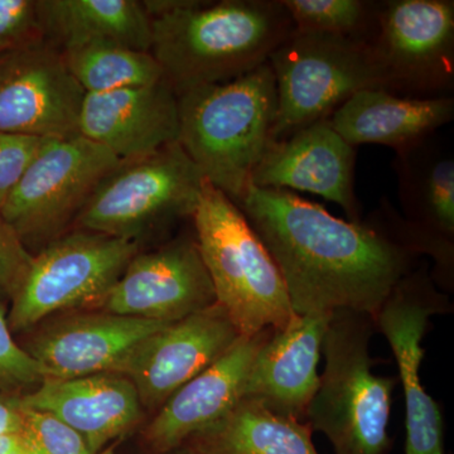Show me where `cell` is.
<instances>
[{"label": "cell", "instance_id": "obj_1", "mask_svg": "<svg viewBox=\"0 0 454 454\" xmlns=\"http://www.w3.org/2000/svg\"><path fill=\"white\" fill-rule=\"evenodd\" d=\"M239 208L276 262L295 315L354 310L375 318L415 253L376 226L333 216L292 191L250 184Z\"/></svg>", "mask_w": 454, "mask_h": 454}, {"label": "cell", "instance_id": "obj_2", "mask_svg": "<svg viewBox=\"0 0 454 454\" xmlns=\"http://www.w3.org/2000/svg\"><path fill=\"white\" fill-rule=\"evenodd\" d=\"M152 56L177 95L267 64L293 31L280 0H145Z\"/></svg>", "mask_w": 454, "mask_h": 454}, {"label": "cell", "instance_id": "obj_3", "mask_svg": "<svg viewBox=\"0 0 454 454\" xmlns=\"http://www.w3.org/2000/svg\"><path fill=\"white\" fill-rule=\"evenodd\" d=\"M277 90L267 64L178 95V143L203 177L238 205L274 142Z\"/></svg>", "mask_w": 454, "mask_h": 454}, {"label": "cell", "instance_id": "obj_4", "mask_svg": "<svg viewBox=\"0 0 454 454\" xmlns=\"http://www.w3.org/2000/svg\"><path fill=\"white\" fill-rule=\"evenodd\" d=\"M192 219L216 303L239 333L288 327L297 315L282 274L239 206L205 179Z\"/></svg>", "mask_w": 454, "mask_h": 454}, {"label": "cell", "instance_id": "obj_5", "mask_svg": "<svg viewBox=\"0 0 454 454\" xmlns=\"http://www.w3.org/2000/svg\"><path fill=\"white\" fill-rule=\"evenodd\" d=\"M372 316L336 310L325 333L324 373L307 408L306 423L324 433L334 454H385L395 379L372 372Z\"/></svg>", "mask_w": 454, "mask_h": 454}, {"label": "cell", "instance_id": "obj_6", "mask_svg": "<svg viewBox=\"0 0 454 454\" xmlns=\"http://www.w3.org/2000/svg\"><path fill=\"white\" fill-rule=\"evenodd\" d=\"M268 64L277 90L274 142L330 119L361 90L384 88L372 44L360 38L294 28Z\"/></svg>", "mask_w": 454, "mask_h": 454}, {"label": "cell", "instance_id": "obj_7", "mask_svg": "<svg viewBox=\"0 0 454 454\" xmlns=\"http://www.w3.org/2000/svg\"><path fill=\"white\" fill-rule=\"evenodd\" d=\"M205 179L178 142L121 160L98 182L74 225L140 243L160 226L192 217Z\"/></svg>", "mask_w": 454, "mask_h": 454}, {"label": "cell", "instance_id": "obj_8", "mask_svg": "<svg viewBox=\"0 0 454 454\" xmlns=\"http://www.w3.org/2000/svg\"><path fill=\"white\" fill-rule=\"evenodd\" d=\"M139 241L79 230L51 241L33 256L7 313L12 333H22L57 313L94 309L118 282Z\"/></svg>", "mask_w": 454, "mask_h": 454}, {"label": "cell", "instance_id": "obj_9", "mask_svg": "<svg viewBox=\"0 0 454 454\" xmlns=\"http://www.w3.org/2000/svg\"><path fill=\"white\" fill-rule=\"evenodd\" d=\"M121 160L83 138L50 139L3 205L0 215L23 244L46 247L64 235Z\"/></svg>", "mask_w": 454, "mask_h": 454}, {"label": "cell", "instance_id": "obj_10", "mask_svg": "<svg viewBox=\"0 0 454 454\" xmlns=\"http://www.w3.org/2000/svg\"><path fill=\"white\" fill-rule=\"evenodd\" d=\"M370 44L384 90L411 98L446 97L454 85L453 0L375 3Z\"/></svg>", "mask_w": 454, "mask_h": 454}, {"label": "cell", "instance_id": "obj_11", "mask_svg": "<svg viewBox=\"0 0 454 454\" xmlns=\"http://www.w3.org/2000/svg\"><path fill=\"white\" fill-rule=\"evenodd\" d=\"M446 295L437 291L428 269L409 271L397 282L373 318L399 366L406 409V454H446L441 406L420 381L422 346L429 318L446 312Z\"/></svg>", "mask_w": 454, "mask_h": 454}, {"label": "cell", "instance_id": "obj_12", "mask_svg": "<svg viewBox=\"0 0 454 454\" xmlns=\"http://www.w3.org/2000/svg\"><path fill=\"white\" fill-rule=\"evenodd\" d=\"M85 95L64 53L50 42L0 56V133L80 136Z\"/></svg>", "mask_w": 454, "mask_h": 454}, {"label": "cell", "instance_id": "obj_13", "mask_svg": "<svg viewBox=\"0 0 454 454\" xmlns=\"http://www.w3.org/2000/svg\"><path fill=\"white\" fill-rule=\"evenodd\" d=\"M240 337L223 307L215 303L146 337L116 372L133 382L145 411H157Z\"/></svg>", "mask_w": 454, "mask_h": 454}, {"label": "cell", "instance_id": "obj_14", "mask_svg": "<svg viewBox=\"0 0 454 454\" xmlns=\"http://www.w3.org/2000/svg\"><path fill=\"white\" fill-rule=\"evenodd\" d=\"M216 303L195 239L138 253L94 309L172 324Z\"/></svg>", "mask_w": 454, "mask_h": 454}, {"label": "cell", "instance_id": "obj_15", "mask_svg": "<svg viewBox=\"0 0 454 454\" xmlns=\"http://www.w3.org/2000/svg\"><path fill=\"white\" fill-rule=\"evenodd\" d=\"M167 325L91 309L46 319L23 348L47 379L116 372L142 340Z\"/></svg>", "mask_w": 454, "mask_h": 454}, {"label": "cell", "instance_id": "obj_16", "mask_svg": "<svg viewBox=\"0 0 454 454\" xmlns=\"http://www.w3.org/2000/svg\"><path fill=\"white\" fill-rule=\"evenodd\" d=\"M355 162V146L325 119L271 143L254 169L250 184L324 197L340 206L351 223H361L354 190Z\"/></svg>", "mask_w": 454, "mask_h": 454}, {"label": "cell", "instance_id": "obj_17", "mask_svg": "<svg viewBox=\"0 0 454 454\" xmlns=\"http://www.w3.org/2000/svg\"><path fill=\"white\" fill-rule=\"evenodd\" d=\"M79 134L121 160H136L178 142V95L168 80L86 94Z\"/></svg>", "mask_w": 454, "mask_h": 454}, {"label": "cell", "instance_id": "obj_18", "mask_svg": "<svg viewBox=\"0 0 454 454\" xmlns=\"http://www.w3.org/2000/svg\"><path fill=\"white\" fill-rule=\"evenodd\" d=\"M333 312L295 317L284 330L273 331L254 358L243 399L271 413L306 422L307 408L319 385L322 345Z\"/></svg>", "mask_w": 454, "mask_h": 454}, {"label": "cell", "instance_id": "obj_19", "mask_svg": "<svg viewBox=\"0 0 454 454\" xmlns=\"http://www.w3.org/2000/svg\"><path fill=\"white\" fill-rule=\"evenodd\" d=\"M274 330L240 340L216 363L184 384L146 426L145 439L157 454H168L212 424L219 422L243 400L254 358Z\"/></svg>", "mask_w": 454, "mask_h": 454}, {"label": "cell", "instance_id": "obj_20", "mask_svg": "<svg viewBox=\"0 0 454 454\" xmlns=\"http://www.w3.org/2000/svg\"><path fill=\"white\" fill-rule=\"evenodd\" d=\"M20 402L68 424L82 435L91 454L106 452L107 444L136 428L145 415L133 382L119 372L47 379L20 395Z\"/></svg>", "mask_w": 454, "mask_h": 454}, {"label": "cell", "instance_id": "obj_21", "mask_svg": "<svg viewBox=\"0 0 454 454\" xmlns=\"http://www.w3.org/2000/svg\"><path fill=\"white\" fill-rule=\"evenodd\" d=\"M453 118L450 95L411 98L376 88L352 95L328 121L349 145L372 143L400 152L429 138Z\"/></svg>", "mask_w": 454, "mask_h": 454}, {"label": "cell", "instance_id": "obj_22", "mask_svg": "<svg viewBox=\"0 0 454 454\" xmlns=\"http://www.w3.org/2000/svg\"><path fill=\"white\" fill-rule=\"evenodd\" d=\"M394 168L406 223L453 247L454 157L450 146L430 136L396 152Z\"/></svg>", "mask_w": 454, "mask_h": 454}, {"label": "cell", "instance_id": "obj_23", "mask_svg": "<svg viewBox=\"0 0 454 454\" xmlns=\"http://www.w3.org/2000/svg\"><path fill=\"white\" fill-rule=\"evenodd\" d=\"M47 42L64 51L114 42L151 52V18L137 0H38Z\"/></svg>", "mask_w": 454, "mask_h": 454}, {"label": "cell", "instance_id": "obj_24", "mask_svg": "<svg viewBox=\"0 0 454 454\" xmlns=\"http://www.w3.org/2000/svg\"><path fill=\"white\" fill-rule=\"evenodd\" d=\"M312 432L306 422L279 417L243 399L181 448L193 454H318Z\"/></svg>", "mask_w": 454, "mask_h": 454}, {"label": "cell", "instance_id": "obj_25", "mask_svg": "<svg viewBox=\"0 0 454 454\" xmlns=\"http://www.w3.org/2000/svg\"><path fill=\"white\" fill-rule=\"evenodd\" d=\"M62 53L86 94L151 85L164 79L162 67L151 52L114 42H90Z\"/></svg>", "mask_w": 454, "mask_h": 454}, {"label": "cell", "instance_id": "obj_26", "mask_svg": "<svg viewBox=\"0 0 454 454\" xmlns=\"http://www.w3.org/2000/svg\"><path fill=\"white\" fill-rule=\"evenodd\" d=\"M301 31L330 33L367 40L373 31L375 3L363 0H280Z\"/></svg>", "mask_w": 454, "mask_h": 454}, {"label": "cell", "instance_id": "obj_27", "mask_svg": "<svg viewBox=\"0 0 454 454\" xmlns=\"http://www.w3.org/2000/svg\"><path fill=\"white\" fill-rule=\"evenodd\" d=\"M22 408L20 434L28 454H91L82 435L56 415Z\"/></svg>", "mask_w": 454, "mask_h": 454}, {"label": "cell", "instance_id": "obj_28", "mask_svg": "<svg viewBox=\"0 0 454 454\" xmlns=\"http://www.w3.org/2000/svg\"><path fill=\"white\" fill-rule=\"evenodd\" d=\"M7 310L0 304V390L23 395L46 380L42 367L13 339Z\"/></svg>", "mask_w": 454, "mask_h": 454}, {"label": "cell", "instance_id": "obj_29", "mask_svg": "<svg viewBox=\"0 0 454 454\" xmlns=\"http://www.w3.org/2000/svg\"><path fill=\"white\" fill-rule=\"evenodd\" d=\"M44 42L38 0H0V56Z\"/></svg>", "mask_w": 454, "mask_h": 454}, {"label": "cell", "instance_id": "obj_30", "mask_svg": "<svg viewBox=\"0 0 454 454\" xmlns=\"http://www.w3.org/2000/svg\"><path fill=\"white\" fill-rule=\"evenodd\" d=\"M50 139L0 133V210Z\"/></svg>", "mask_w": 454, "mask_h": 454}, {"label": "cell", "instance_id": "obj_31", "mask_svg": "<svg viewBox=\"0 0 454 454\" xmlns=\"http://www.w3.org/2000/svg\"><path fill=\"white\" fill-rule=\"evenodd\" d=\"M33 254L0 215V304L7 306L28 273Z\"/></svg>", "mask_w": 454, "mask_h": 454}, {"label": "cell", "instance_id": "obj_32", "mask_svg": "<svg viewBox=\"0 0 454 454\" xmlns=\"http://www.w3.org/2000/svg\"><path fill=\"white\" fill-rule=\"evenodd\" d=\"M23 424V408L20 395L0 390V435L20 432Z\"/></svg>", "mask_w": 454, "mask_h": 454}, {"label": "cell", "instance_id": "obj_33", "mask_svg": "<svg viewBox=\"0 0 454 454\" xmlns=\"http://www.w3.org/2000/svg\"><path fill=\"white\" fill-rule=\"evenodd\" d=\"M0 454H28L20 432L0 435Z\"/></svg>", "mask_w": 454, "mask_h": 454}, {"label": "cell", "instance_id": "obj_34", "mask_svg": "<svg viewBox=\"0 0 454 454\" xmlns=\"http://www.w3.org/2000/svg\"><path fill=\"white\" fill-rule=\"evenodd\" d=\"M168 454H193V453H191L190 450H186V448H178V450H176L175 452H170Z\"/></svg>", "mask_w": 454, "mask_h": 454}, {"label": "cell", "instance_id": "obj_35", "mask_svg": "<svg viewBox=\"0 0 454 454\" xmlns=\"http://www.w3.org/2000/svg\"><path fill=\"white\" fill-rule=\"evenodd\" d=\"M101 454H109V453H107V452H103V453H101Z\"/></svg>", "mask_w": 454, "mask_h": 454}]
</instances>
